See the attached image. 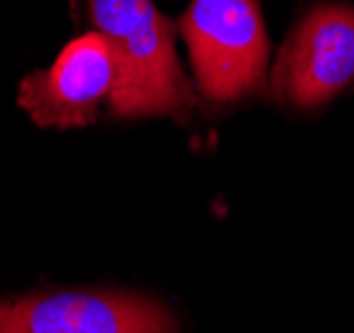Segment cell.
Segmentation results:
<instances>
[{
  "instance_id": "cell-1",
  "label": "cell",
  "mask_w": 354,
  "mask_h": 333,
  "mask_svg": "<svg viewBox=\"0 0 354 333\" xmlns=\"http://www.w3.org/2000/svg\"><path fill=\"white\" fill-rule=\"evenodd\" d=\"M90 19L117 58L111 111L117 116L185 119L191 87L175 53V29L151 0H88Z\"/></svg>"
},
{
  "instance_id": "cell-2",
  "label": "cell",
  "mask_w": 354,
  "mask_h": 333,
  "mask_svg": "<svg viewBox=\"0 0 354 333\" xmlns=\"http://www.w3.org/2000/svg\"><path fill=\"white\" fill-rule=\"evenodd\" d=\"M180 32L209 101H236L265 80L270 45L257 0H191Z\"/></svg>"
},
{
  "instance_id": "cell-3",
  "label": "cell",
  "mask_w": 354,
  "mask_h": 333,
  "mask_svg": "<svg viewBox=\"0 0 354 333\" xmlns=\"http://www.w3.org/2000/svg\"><path fill=\"white\" fill-rule=\"evenodd\" d=\"M0 333H177L164 305L117 291H48L0 302Z\"/></svg>"
},
{
  "instance_id": "cell-4",
  "label": "cell",
  "mask_w": 354,
  "mask_h": 333,
  "mask_svg": "<svg viewBox=\"0 0 354 333\" xmlns=\"http://www.w3.org/2000/svg\"><path fill=\"white\" fill-rule=\"evenodd\" d=\"M354 80V8L317 6L283 45L272 74L281 101L317 109Z\"/></svg>"
},
{
  "instance_id": "cell-5",
  "label": "cell",
  "mask_w": 354,
  "mask_h": 333,
  "mask_svg": "<svg viewBox=\"0 0 354 333\" xmlns=\"http://www.w3.org/2000/svg\"><path fill=\"white\" fill-rule=\"evenodd\" d=\"M117 85V58L101 32L77 37L43 69L24 77L19 103L43 127H85Z\"/></svg>"
}]
</instances>
